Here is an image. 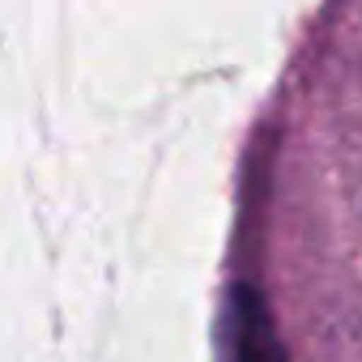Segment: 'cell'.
I'll use <instances>...</instances> for the list:
<instances>
[{"mask_svg":"<svg viewBox=\"0 0 362 362\" xmlns=\"http://www.w3.org/2000/svg\"><path fill=\"white\" fill-rule=\"evenodd\" d=\"M222 362H290L264 303L247 286L230 294L226 324H222Z\"/></svg>","mask_w":362,"mask_h":362,"instance_id":"1","label":"cell"}]
</instances>
